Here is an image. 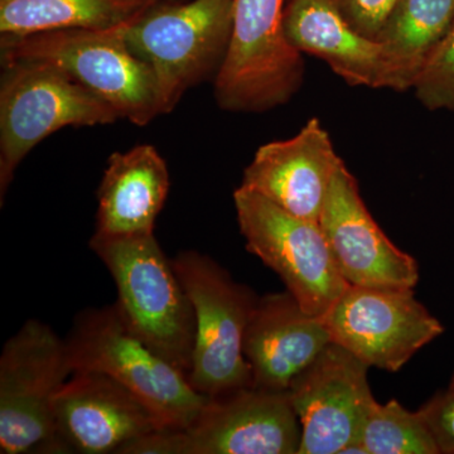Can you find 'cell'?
<instances>
[{"label": "cell", "instance_id": "cell-1", "mask_svg": "<svg viewBox=\"0 0 454 454\" xmlns=\"http://www.w3.org/2000/svg\"><path fill=\"white\" fill-rule=\"evenodd\" d=\"M90 249L112 274L118 291L115 306L130 333L187 376L195 346V312L154 234L92 235Z\"/></svg>", "mask_w": 454, "mask_h": 454}, {"label": "cell", "instance_id": "cell-2", "mask_svg": "<svg viewBox=\"0 0 454 454\" xmlns=\"http://www.w3.org/2000/svg\"><path fill=\"white\" fill-rule=\"evenodd\" d=\"M129 23L106 29L0 35L2 65L41 61L56 66L106 98L121 119L145 127L160 116L157 85L151 66L128 46L125 31Z\"/></svg>", "mask_w": 454, "mask_h": 454}, {"label": "cell", "instance_id": "cell-3", "mask_svg": "<svg viewBox=\"0 0 454 454\" xmlns=\"http://www.w3.org/2000/svg\"><path fill=\"white\" fill-rule=\"evenodd\" d=\"M74 372H98L136 394L168 429L187 428L210 397L197 393L186 373L130 333L115 303L83 309L66 339Z\"/></svg>", "mask_w": 454, "mask_h": 454}, {"label": "cell", "instance_id": "cell-4", "mask_svg": "<svg viewBox=\"0 0 454 454\" xmlns=\"http://www.w3.org/2000/svg\"><path fill=\"white\" fill-rule=\"evenodd\" d=\"M234 3L160 0L128 25V46L153 70L158 115L172 113L188 90L219 73L231 38Z\"/></svg>", "mask_w": 454, "mask_h": 454}, {"label": "cell", "instance_id": "cell-5", "mask_svg": "<svg viewBox=\"0 0 454 454\" xmlns=\"http://www.w3.org/2000/svg\"><path fill=\"white\" fill-rule=\"evenodd\" d=\"M0 80V203L20 162L35 145L66 127L121 121L118 110L56 66L17 61Z\"/></svg>", "mask_w": 454, "mask_h": 454}, {"label": "cell", "instance_id": "cell-6", "mask_svg": "<svg viewBox=\"0 0 454 454\" xmlns=\"http://www.w3.org/2000/svg\"><path fill=\"white\" fill-rule=\"evenodd\" d=\"M172 264L195 312V346L187 375L191 387L208 397L253 387L243 342L259 297L235 282L219 262L195 250L179 253Z\"/></svg>", "mask_w": 454, "mask_h": 454}, {"label": "cell", "instance_id": "cell-7", "mask_svg": "<svg viewBox=\"0 0 454 454\" xmlns=\"http://www.w3.org/2000/svg\"><path fill=\"white\" fill-rule=\"evenodd\" d=\"M73 375L66 340L29 319L5 342L0 356V453H66L53 404Z\"/></svg>", "mask_w": 454, "mask_h": 454}, {"label": "cell", "instance_id": "cell-8", "mask_svg": "<svg viewBox=\"0 0 454 454\" xmlns=\"http://www.w3.org/2000/svg\"><path fill=\"white\" fill-rule=\"evenodd\" d=\"M300 419L288 391L250 387L210 397L187 428L160 430L124 454H298Z\"/></svg>", "mask_w": 454, "mask_h": 454}, {"label": "cell", "instance_id": "cell-9", "mask_svg": "<svg viewBox=\"0 0 454 454\" xmlns=\"http://www.w3.org/2000/svg\"><path fill=\"white\" fill-rule=\"evenodd\" d=\"M286 0H235L231 38L215 77L217 106L262 113L289 100L303 82V57L286 37Z\"/></svg>", "mask_w": 454, "mask_h": 454}, {"label": "cell", "instance_id": "cell-10", "mask_svg": "<svg viewBox=\"0 0 454 454\" xmlns=\"http://www.w3.org/2000/svg\"><path fill=\"white\" fill-rule=\"evenodd\" d=\"M247 250L276 271L301 309L324 318L348 284L334 264L324 230L243 186L234 192Z\"/></svg>", "mask_w": 454, "mask_h": 454}, {"label": "cell", "instance_id": "cell-11", "mask_svg": "<svg viewBox=\"0 0 454 454\" xmlns=\"http://www.w3.org/2000/svg\"><path fill=\"white\" fill-rule=\"evenodd\" d=\"M324 321L333 342L365 365L389 372L402 370L444 333L413 288L348 286Z\"/></svg>", "mask_w": 454, "mask_h": 454}, {"label": "cell", "instance_id": "cell-12", "mask_svg": "<svg viewBox=\"0 0 454 454\" xmlns=\"http://www.w3.org/2000/svg\"><path fill=\"white\" fill-rule=\"evenodd\" d=\"M369 369L331 342L294 379L288 393L301 428L298 454L355 453L361 426L375 402Z\"/></svg>", "mask_w": 454, "mask_h": 454}, {"label": "cell", "instance_id": "cell-13", "mask_svg": "<svg viewBox=\"0 0 454 454\" xmlns=\"http://www.w3.org/2000/svg\"><path fill=\"white\" fill-rule=\"evenodd\" d=\"M334 264L348 286L413 288L417 260L396 247L373 220L357 179L340 160L319 217Z\"/></svg>", "mask_w": 454, "mask_h": 454}, {"label": "cell", "instance_id": "cell-14", "mask_svg": "<svg viewBox=\"0 0 454 454\" xmlns=\"http://www.w3.org/2000/svg\"><path fill=\"white\" fill-rule=\"evenodd\" d=\"M53 415L66 453L121 454L168 429L136 394L98 372L73 373L56 395Z\"/></svg>", "mask_w": 454, "mask_h": 454}, {"label": "cell", "instance_id": "cell-15", "mask_svg": "<svg viewBox=\"0 0 454 454\" xmlns=\"http://www.w3.org/2000/svg\"><path fill=\"white\" fill-rule=\"evenodd\" d=\"M340 160L330 134L312 118L292 138L260 146L244 170L241 186L295 216L319 223Z\"/></svg>", "mask_w": 454, "mask_h": 454}, {"label": "cell", "instance_id": "cell-16", "mask_svg": "<svg viewBox=\"0 0 454 454\" xmlns=\"http://www.w3.org/2000/svg\"><path fill=\"white\" fill-rule=\"evenodd\" d=\"M333 342L324 318L301 309L289 292L258 298L245 328L244 356L253 387L288 391L292 382Z\"/></svg>", "mask_w": 454, "mask_h": 454}, {"label": "cell", "instance_id": "cell-17", "mask_svg": "<svg viewBox=\"0 0 454 454\" xmlns=\"http://www.w3.org/2000/svg\"><path fill=\"white\" fill-rule=\"evenodd\" d=\"M168 192V167L153 145H137L124 153H113L98 190L94 235L154 234L155 221Z\"/></svg>", "mask_w": 454, "mask_h": 454}, {"label": "cell", "instance_id": "cell-18", "mask_svg": "<svg viewBox=\"0 0 454 454\" xmlns=\"http://www.w3.org/2000/svg\"><path fill=\"white\" fill-rule=\"evenodd\" d=\"M286 37L301 55H312L348 85L384 89L385 61L380 42L358 33L334 0H289L284 11Z\"/></svg>", "mask_w": 454, "mask_h": 454}, {"label": "cell", "instance_id": "cell-19", "mask_svg": "<svg viewBox=\"0 0 454 454\" xmlns=\"http://www.w3.org/2000/svg\"><path fill=\"white\" fill-rule=\"evenodd\" d=\"M453 23L454 0H399L378 40L384 50V89H413Z\"/></svg>", "mask_w": 454, "mask_h": 454}, {"label": "cell", "instance_id": "cell-20", "mask_svg": "<svg viewBox=\"0 0 454 454\" xmlns=\"http://www.w3.org/2000/svg\"><path fill=\"white\" fill-rule=\"evenodd\" d=\"M160 0H0V35L106 29L131 22Z\"/></svg>", "mask_w": 454, "mask_h": 454}, {"label": "cell", "instance_id": "cell-21", "mask_svg": "<svg viewBox=\"0 0 454 454\" xmlns=\"http://www.w3.org/2000/svg\"><path fill=\"white\" fill-rule=\"evenodd\" d=\"M355 453L441 454L420 411H411L396 400L373 402L367 411Z\"/></svg>", "mask_w": 454, "mask_h": 454}, {"label": "cell", "instance_id": "cell-22", "mask_svg": "<svg viewBox=\"0 0 454 454\" xmlns=\"http://www.w3.org/2000/svg\"><path fill=\"white\" fill-rule=\"evenodd\" d=\"M413 90L427 109L454 112V23L423 68Z\"/></svg>", "mask_w": 454, "mask_h": 454}, {"label": "cell", "instance_id": "cell-23", "mask_svg": "<svg viewBox=\"0 0 454 454\" xmlns=\"http://www.w3.org/2000/svg\"><path fill=\"white\" fill-rule=\"evenodd\" d=\"M334 3L358 33L378 41L399 0H334Z\"/></svg>", "mask_w": 454, "mask_h": 454}, {"label": "cell", "instance_id": "cell-24", "mask_svg": "<svg viewBox=\"0 0 454 454\" xmlns=\"http://www.w3.org/2000/svg\"><path fill=\"white\" fill-rule=\"evenodd\" d=\"M441 454H454V390L433 396L419 409Z\"/></svg>", "mask_w": 454, "mask_h": 454}, {"label": "cell", "instance_id": "cell-25", "mask_svg": "<svg viewBox=\"0 0 454 454\" xmlns=\"http://www.w3.org/2000/svg\"><path fill=\"white\" fill-rule=\"evenodd\" d=\"M448 389L454 390V373H453V376H452V380H450V387H448Z\"/></svg>", "mask_w": 454, "mask_h": 454}, {"label": "cell", "instance_id": "cell-26", "mask_svg": "<svg viewBox=\"0 0 454 454\" xmlns=\"http://www.w3.org/2000/svg\"><path fill=\"white\" fill-rule=\"evenodd\" d=\"M164 2H172V0H164Z\"/></svg>", "mask_w": 454, "mask_h": 454}]
</instances>
